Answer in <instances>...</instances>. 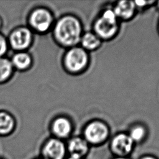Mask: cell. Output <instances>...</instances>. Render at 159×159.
<instances>
[{"instance_id":"8992f818","label":"cell","mask_w":159,"mask_h":159,"mask_svg":"<svg viewBox=\"0 0 159 159\" xmlns=\"http://www.w3.org/2000/svg\"><path fill=\"white\" fill-rule=\"evenodd\" d=\"M88 61L86 53L80 48H74L65 56L66 67L71 71H78L84 68Z\"/></svg>"},{"instance_id":"7402d4cb","label":"cell","mask_w":159,"mask_h":159,"mask_svg":"<svg viewBox=\"0 0 159 159\" xmlns=\"http://www.w3.org/2000/svg\"><path fill=\"white\" fill-rule=\"evenodd\" d=\"M34 159H43V158H41V157H37V158H35Z\"/></svg>"},{"instance_id":"44dd1931","label":"cell","mask_w":159,"mask_h":159,"mask_svg":"<svg viewBox=\"0 0 159 159\" xmlns=\"http://www.w3.org/2000/svg\"><path fill=\"white\" fill-rule=\"evenodd\" d=\"M142 159H155V158H153L152 157H145V158H143Z\"/></svg>"},{"instance_id":"7a4b0ae2","label":"cell","mask_w":159,"mask_h":159,"mask_svg":"<svg viewBox=\"0 0 159 159\" xmlns=\"http://www.w3.org/2000/svg\"><path fill=\"white\" fill-rule=\"evenodd\" d=\"M53 21L51 13L43 7L34 9L29 16L28 22L30 28L35 32L44 33L50 27Z\"/></svg>"},{"instance_id":"d6986e66","label":"cell","mask_w":159,"mask_h":159,"mask_svg":"<svg viewBox=\"0 0 159 159\" xmlns=\"http://www.w3.org/2000/svg\"><path fill=\"white\" fill-rule=\"evenodd\" d=\"M68 159H81L80 158H78V157H72L71 156L70 158H68Z\"/></svg>"},{"instance_id":"603a6c76","label":"cell","mask_w":159,"mask_h":159,"mask_svg":"<svg viewBox=\"0 0 159 159\" xmlns=\"http://www.w3.org/2000/svg\"><path fill=\"white\" fill-rule=\"evenodd\" d=\"M116 159H126V158H117Z\"/></svg>"},{"instance_id":"9a60e30c","label":"cell","mask_w":159,"mask_h":159,"mask_svg":"<svg viewBox=\"0 0 159 159\" xmlns=\"http://www.w3.org/2000/svg\"><path fill=\"white\" fill-rule=\"evenodd\" d=\"M83 46L89 50L96 48L99 44V39L92 33H86L81 40Z\"/></svg>"},{"instance_id":"8fae6325","label":"cell","mask_w":159,"mask_h":159,"mask_svg":"<svg viewBox=\"0 0 159 159\" xmlns=\"http://www.w3.org/2000/svg\"><path fill=\"white\" fill-rule=\"evenodd\" d=\"M52 131L57 137L64 138L71 131V125L68 120L63 117H59L54 120L52 125Z\"/></svg>"},{"instance_id":"9c48e42d","label":"cell","mask_w":159,"mask_h":159,"mask_svg":"<svg viewBox=\"0 0 159 159\" xmlns=\"http://www.w3.org/2000/svg\"><path fill=\"white\" fill-rule=\"evenodd\" d=\"M16 127L14 117L5 111H0V137H6L11 134Z\"/></svg>"},{"instance_id":"4fadbf2b","label":"cell","mask_w":159,"mask_h":159,"mask_svg":"<svg viewBox=\"0 0 159 159\" xmlns=\"http://www.w3.org/2000/svg\"><path fill=\"white\" fill-rule=\"evenodd\" d=\"M135 5L133 1H121L117 4L114 12L116 16L127 19L130 17L134 12Z\"/></svg>"},{"instance_id":"30bf717a","label":"cell","mask_w":159,"mask_h":159,"mask_svg":"<svg viewBox=\"0 0 159 159\" xmlns=\"http://www.w3.org/2000/svg\"><path fill=\"white\" fill-rule=\"evenodd\" d=\"M11 61L14 68L20 71H24L29 69L31 66L32 60L29 53L22 51L15 53L12 56Z\"/></svg>"},{"instance_id":"e0dca14e","label":"cell","mask_w":159,"mask_h":159,"mask_svg":"<svg viewBox=\"0 0 159 159\" xmlns=\"http://www.w3.org/2000/svg\"><path fill=\"white\" fill-rule=\"evenodd\" d=\"M9 47V43L7 39L1 34H0V57L7 52Z\"/></svg>"},{"instance_id":"52a82bcc","label":"cell","mask_w":159,"mask_h":159,"mask_svg":"<svg viewBox=\"0 0 159 159\" xmlns=\"http://www.w3.org/2000/svg\"><path fill=\"white\" fill-rule=\"evenodd\" d=\"M108 134V130L102 123L95 122L90 124L85 130V136L91 143H98L104 140Z\"/></svg>"},{"instance_id":"2e32d148","label":"cell","mask_w":159,"mask_h":159,"mask_svg":"<svg viewBox=\"0 0 159 159\" xmlns=\"http://www.w3.org/2000/svg\"><path fill=\"white\" fill-rule=\"evenodd\" d=\"M144 134L145 130L143 128L140 126H137L131 130L129 137L133 141H139L143 137Z\"/></svg>"},{"instance_id":"6da1fadb","label":"cell","mask_w":159,"mask_h":159,"mask_svg":"<svg viewBox=\"0 0 159 159\" xmlns=\"http://www.w3.org/2000/svg\"><path fill=\"white\" fill-rule=\"evenodd\" d=\"M81 28L78 20L71 16L61 18L56 24L54 35L57 40L64 45L76 43L80 38Z\"/></svg>"},{"instance_id":"277c9868","label":"cell","mask_w":159,"mask_h":159,"mask_svg":"<svg viewBox=\"0 0 159 159\" xmlns=\"http://www.w3.org/2000/svg\"><path fill=\"white\" fill-rule=\"evenodd\" d=\"M65 155V147L58 138L47 139L41 145L39 157L43 159H63Z\"/></svg>"},{"instance_id":"3957f363","label":"cell","mask_w":159,"mask_h":159,"mask_svg":"<svg viewBox=\"0 0 159 159\" xmlns=\"http://www.w3.org/2000/svg\"><path fill=\"white\" fill-rule=\"evenodd\" d=\"M32 40L33 35L31 29L25 27H19L11 32L7 41L9 46L12 49L22 52L30 46Z\"/></svg>"},{"instance_id":"ba28073f","label":"cell","mask_w":159,"mask_h":159,"mask_svg":"<svg viewBox=\"0 0 159 159\" xmlns=\"http://www.w3.org/2000/svg\"><path fill=\"white\" fill-rule=\"evenodd\" d=\"M133 140L131 138L125 134H119L117 135L112 140V148L117 154H127L132 149Z\"/></svg>"},{"instance_id":"7c38bea8","label":"cell","mask_w":159,"mask_h":159,"mask_svg":"<svg viewBox=\"0 0 159 159\" xmlns=\"http://www.w3.org/2000/svg\"><path fill=\"white\" fill-rule=\"evenodd\" d=\"M88 149L87 143L80 138H74L68 143V150L72 157L81 158L86 153Z\"/></svg>"},{"instance_id":"cb8c5ba5","label":"cell","mask_w":159,"mask_h":159,"mask_svg":"<svg viewBox=\"0 0 159 159\" xmlns=\"http://www.w3.org/2000/svg\"><path fill=\"white\" fill-rule=\"evenodd\" d=\"M0 159H4V158H2V157H0Z\"/></svg>"},{"instance_id":"5b68a950","label":"cell","mask_w":159,"mask_h":159,"mask_svg":"<svg viewBox=\"0 0 159 159\" xmlns=\"http://www.w3.org/2000/svg\"><path fill=\"white\" fill-rule=\"evenodd\" d=\"M117 29L116 15L114 11H106L102 16L96 22L95 29L102 37L108 38L115 34Z\"/></svg>"},{"instance_id":"ac0fdd59","label":"cell","mask_w":159,"mask_h":159,"mask_svg":"<svg viewBox=\"0 0 159 159\" xmlns=\"http://www.w3.org/2000/svg\"><path fill=\"white\" fill-rule=\"evenodd\" d=\"M147 2V1H136L135 3L137 6H143L145 5V3Z\"/></svg>"},{"instance_id":"5bb4252c","label":"cell","mask_w":159,"mask_h":159,"mask_svg":"<svg viewBox=\"0 0 159 159\" xmlns=\"http://www.w3.org/2000/svg\"><path fill=\"white\" fill-rule=\"evenodd\" d=\"M14 67L11 60L4 57H0V83H4L11 77Z\"/></svg>"},{"instance_id":"ffe728a7","label":"cell","mask_w":159,"mask_h":159,"mask_svg":"<svg viewBox=\"0 0 159 159\" xmlns=\"http://www.w3.org/2000/svg\"><path fill=\"white\" fill-rule=\"evenodd\" d=\"M2 25V19H1V17H0V29H1Z\"/></svg>"}]
</instances>
